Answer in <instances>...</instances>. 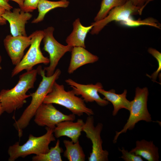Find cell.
Returning <instances> with one entry per match:
<instances>
[{
	"label": "cell",
	"instance_id": "obj_1",
	"mask_svg": "<svg viewBox=\"0 0 161 161\" xmlns=\"http://www.w3.org/2000/svg\"><path fill=\"white\" fill-rule=\"evenodd\" d=\"M37 68L38 74L41 76L42 80L35 92L30 94L32 98L30 103L25 109L18 119L13 124L18 131L19 138L22 136L23 130L29 125L37 109L43 103L45 98L50 92L54 83L61 74V70L58 69L52 75L47 76L46 75L45 70L42 69L41 66Z\"/></svg>",
	"mask_w": 161,
	"mask_h": 161
},
{
	"label": "cell",
	"instance_id": "obj_2",
	"mask_svg": "<svg viewBox=\"0 0 161 161\" xmlns=\"http://www.w3.org/2000/svg\"><path fill=\"white\" fill-rule=\"evenodd\" d=\"M38 69L27 71L19 76L16 84L10 89H2L0 92V101L4 112L12 113L21 108L30 97L27 92L33 88L38 74Z\"/></svg>",
	"mask_w": 161,
	"mask_h": 161
},
{
	"label": "cell",
	"instance_id": "obj_3",
	"mask_svg": "<svg viewBox=\"0 0 161 161\" xmlns=\"http://www.w3.org/2000/svg\"><path fill=\"white\" fill-rule=\"evenodd\" d=\"M46 133L41 136L36 137L30 134L28 140L24 144L20 145L17 142L8 148L7 153L9 161H14L18 158H24L31 154L35 155L45 154L49 151V145L51 142L55 140L53 129L46 127Z\"/></svg>",
	"mask_w": 161,
	"mask_h": 161
},
{
	"label": "cell",
	"instance_id": "obj_4",
	"mask_svg": "<svg viewBox=\"0 0 161 161\" xmlns=\"http://www.w3.org/2000/svg\"><path fill=\"white\" fill-rule=\"evenodd\" d=\"M84 101L77 96L72 90L66 91L63 85L56 81L50 92L45 98L44 103L55 104L62 106L70 111L72 114L80 116L86 114L92 115L93 111L86 106Z\"/></svg>",
	"mask_w": 161,
	"mask_h": 161
},
{
	"label": "cell",
	"instance_id": "obj_5",
	"mask_svg": "<svg viewBox=\"0 0 161 161\" xmlns=\"http://www.w3.org/2000/svg\"><path fill=\"white\" fill-rule=\"evenodd\" d=\"M148 95V91L147 87L136 88L134 98L131 101L129 118L123 129L119 131H116L113 140L114 143L117 142L118 138L120 134L126 133L128 130L133 129L139 121L143 120L150 122L152 121L147 106Z\"/></svg>",
	"mask_w": 161,
	"mask_h": 161
},
{
	"label": "cell",
	"instance_id": "obj_6",
	"mask_svg": "<svg viewBox=\"0 0 161 161\" xmlns=\"http://www.w3.org/2000/svg\"><path fill=\"white\" fill-rule=\"evenodd\" d=\"M30 35L32 42L30 47L20 62L13 69L12 77L23 70L27 71L32 69L37 64H43L46 65L49 63V58L43 55L40 48L41 42L44 37L43 31L36 30Z\"/></svg>",
	"mask_w": 161,
	"mask_h": 161
},
{
	"label": "cell",
	"instance_id": "obj_7",
	"mask_svg": "<svg viewBox=\"0 0 161 161\" xmlns=\"http://www.w3.org/2000/svg\"><path fill=\"white\" fill-rule=\"evenodd\" d=\"M54 30V28L52 27H49L43 30L44 49L49 55V65L44 69L46 72V75L47 76H51L54 74L60 59L66 52L71 51L73 47L58 42L53 36Z\"/></svg>",
	"mask_w": 161,
	"mask_h": 161
},
{
	"label": "cell",
	"instance_id": "obj_8",
	"mask_svg": "<svg viewBox=\"0 0 161 161\" xmlns=\"http://www.w3.org/2000/svg\"><path fill=\"white\" fill-rule=\"evenodd\" d=\"M103 124L98 123L95 126L94 118L92 115L88 116L83 125L82 131L84 132L86 137L91 141L92 152L88 158L89 161H108L109 152L103 148V141L101 133Z\"/></svg>",
	"mask_w": 161,
	"mask_h": 161
},
{
	"label": "cell",
	"instance_id": "obj_9",
	"mask_svg": "<svg viewBox=\"0 0 161 161\" xmlns=\"http://www.w3.org/2000/svg\"><path fill=\"white\" fill-rule=\"evenodd\" d=\"M142 11L141 7L135 6L130 0H128L123 5L112 9L102 19L92 23L91 24L93 27L90 33L92 35L97 34L109 23L125 21L133 15H141Z\"/></svg>",
	"mask_w": 161,
	"mask_h": 161
},
{
	"label": "cell",
	"instance_id": "obj_10",
	"mask_svg": "<svg viewBox=\"0 0 161 161\" xmlns=\"http://www.w3.org/2000/svg\"><path fill=\"white\" fill-rule=\"evenodd\" d=\"M34 121L38 126L54 129L59 123L65 120L74 121L75 115H67L57 109L52 103H42L38 108Z\"/></svg>",
	"mask_w": 161,
	"mask_h": 161
},
{
	"label": "cell",
	"instance_id": "obj_11",
	"mask_svg": "<svg viewBox=\"0 0 161 161\" xmlns=\"http://www.w3.org/2000/svg\"><path fill=\"white\" fill-rule=\"evenodd\" d=\"M31 42L30 35L13 36L10 34L6 36L3 40L4 45L13 65L20 62L24 55V50L30 46Z\"/></svg>",
	"mask_w": 161,
	"mask_h": 161
},
{
	"label": "cell",
	"instance_id": "obj_12",
	"mask_svg": "<svg viewBox=\"0 0 161 161\" xmlns=\"http://www.w3.org/2000/svg\"><path fill=\"white\" fill-rule=\"evenodd\" d=\"M66 82L71 87L76 95H80L86 103L95 102L99 105L104 106L108 104L109 101L102 98L98 94L99 89L103 88L102 84L97 83L95 84H83L69 78L65 80Z\"/></svg>",
	"mask_w": 161,
	"mask_h": 161
},
{
	"label": "cell",
	"instance_id": "obj_13",
	"mask_svg": "<svg viewBox=\"0 0 161 161\" xmlns=\"http://www.w3.org/2000/svg\"><path fill=\"white\" fill-rule=\"evenodd\" d=\"M2 16L9 22L12 36H27L25 25L32 16L30 13L25 12L20 8H14L12 11L6 10Z\"/></svg>",
	"mask_w": 161,
	"mask_h": 161
},
{
	"label": "cell",
	"instance_id": "obj_14",
	"mask_svg": "<svg viewBox=\"0 0 161 161\" xmlns=\"http://www.w3.org/2000/svg\"><path fill=\"white\" fill-rule=\"evenodd\" d=\"M84 123L80 119H78L76 122L71 120L62 121L58 124L53 129L54 135L57 138L66 136L74 143H76L79 141Z\"/></svg>",
	"mask_w": 161,
	"mask_h": 161
},
{
	"label": "cell",
	"instance_id": "obj_15",
	"mask_svg": "<svg viewBox=\"0 0 161 161\" xmlns=\"http://www.w3.org/2000/svg\"><path fill=\"white\" fill-rule=\"evenodd\" d=\"M71 52V58L68 69L69 74H72L78 68L84 65L94 63L99 59L97 56L93 54L82 47H73Z\"/></svg>",
	"mask_w": 161,
	"mask_h": 161
},
{
	"label": "cell",
	"instance_id": "obj_16",
	"mask_svg": "<svg viewBox=\"0 0 161 161\" xmlns=\"http://www.w3.org/2000/svg\"><path fill=\"white\" fill-rule=\"evenodd\" d=\"M73 29L66 38L67 45L72 47H80L86 48L85 40L88 33L91 30L93 25L84 26L81 24L79 18L76 19L73 23Z\"/></svg>",
	"mask_w": 161,
	"mask_h": 161
},
{
	"label": "cell",
	"instance_id": "obj_17",
	"mask_svg": "<svg viewBox=\"0 0 161 161\" xmlns=\"http://www.w3.org/2000/svg\"><path fill=\"white\" fill-rule=\"evenodd\" d=\"M98 92L104 96L103 99L112 103L114 107L112 113L113 116L116 115L119 111L122 109L129 110L131 101L126 98V90H124L121 94L116 93L115 90L113 89L106 91L103 88L99 89Z\"/></svg>",
	"mask_w": 161,
	"mask_h": 161
},
{
	"label": "cell",
	"instance_id": "obj_18",
	"mask_svg": "<svg viewBox=\"0 0 161 161\" xmlns=\"http://www.w3.org/2000/svg\"><path fill=\"white\" fill-rule=\"evenodd\" d=\"M130 151L148 161L159 160L158 148L155 146L152 141H148L144 139L137 140L135 147Z\"/></svg>",
	"mask_w": 161,
	"mask_h": 161
},
{
	"label": "cell",
	"instance_id": "obj_19",
	"mask_svg": "<svg viewBox=\"0 0 161 161\" xmlns=\"http://www.w3.org/2000/svg\"><path fill=\"white\" fill-rule=\"evenodd\" d=\"M69 4L67 0L52 1L48 0H40L38 5V16L32 21V23H38L42 21L46 14L52 10L58 7L66 8Z\"/></svg>",
	"mask_w": 161,
	"mask_h": 161
},
{
	"label": "cell",
	"instance_id": "obj_20",
	"mask_svg": "<svg viewBox=\"0 0 161 161\" xmlns=\"http://www.w3.org/2000/svg\"><path fill=\"white\" fill-rule=\"evenodd\" d=\"M64 144L66 150L63 156L69 161H84L86 156L79 141L74 143L72 140H65Z\"/></svg>",
	"mask_w": 161,
	"mask_h": 161
},
{
	"label": "cell",
	"instance_id": "obj_21",
	"mask_svg": "<svg viewBox=\"0 0 161 161\" xmlns=\"http://www.w3.org/2000/svg\"><path fill=\"white\" fill-rule=\"evenodd\" d=\"M60 141L58 139L55 146L51 147L49 151L45 154L36 155L32 157V161H62L61 154L63 152L60 146Z\"/></svg>",
	"mask_w": 161,
	"mask_h": 161
},
{
	"label": "cell",
	"instance_id": "obj_22",
	"mask_svg": "<svg viewBox=\"0 0 161 161\" xmlns=\"http://www.w3.org/2000/svg\"><path fill=\"white\" fill-rule=\"evenodd\" d=\"M127 0H102L100 9L95 17V22L99 21L106 17L113 8L121 5Z\"/></svg>",
	"mask_w": 161,
	"mask_h": 161
},
{
	"label": "cell",
	"instance_id": "obj_23",
	"mask_svg": "<svg viewBox=\"0 0 161 161\" xmlns=\"http://www.w3.org/2000/svg\"><path fill=\"white\" fill-rule=\"evenodd\" d=\"M120 22V24L122 25L130 27H134L141 25H147L159 29L160 28L158 21L151 17L142 20L139 19L135 20L131 17L125 21Z\"/></svg>",
	"mask_w": 161,
	"mask_h": 161
},
{
	"label": "cell",
	"instance_id": "obj_24",
	"mask_svg": "<svg viewBox=\"0 0 161 161\" xmlns=\"http://www.w3.org/2000/svg\"><path fill=\"white\" fill-rule=\"evenodd\" d=\"M119 150L121 152L122 156L121 158L125 161H143L142 157L130 151L129 152L123 147L122 149L119 148Z\"/></svg>",
	"mask_w": 161,
	"mask_h": 161
},
{
	"label": "cell",
	"instance_id": "obj_25",
	"mask_svg": "<svg viewBox=\"0 0 161 161\" xmlns=\"http://www.w3.org/2000/svg\"><path fill=\"white\" fill-rule=\"evenodd\" d=\"M40 0H24L21 10L26 12L33 11L37 8Z\"/></svg>",
	"mask_w": 161,
	"mask_h": 161
},
{
	"label": "cell",
	"instance_id": "obj_26",
	"mask_svg": "<svg viewBox=\"0 0 161 161\" xmlns=\"http://www.w3.org/2000/svg\"><path fill=\"white\" fill-rule=\"evenodd\" d=\"M135 6L141 7L143 10L145 5L153 0H129Z\"/></svg>",
	"mask_w": 161,
	"mask_h": 161
},
{
	"label": "cell",
	"instance_id": "obj_27",
	"mask_svg": "<svg viewBox=\"0 0 161 161\" xmlns=\"http://www.w3.org/2000/svg\"><path fill=\"white\" fill-rule=\"evenodd\" d=\"M0 6L8 11L11 10L13 8V7L5 0H0Z\"/></svg>",
	"mask_w": 161,
	"mask_h": 161
},
{
	"label": "cell",
	"instance_id": "obj_28",
	"mask_svg": "<svg viewBox=\"0 0 161 161\" xmlns=\"http://www.w3.org/2000/svg\"><path fill=\"white\" fill-rule=\"evenodd\" d=\"M5 10L3 7L0 6V25H3L6 24L7 21L2 16Z\"/></svg>",
	"mask_w": 161,
	"mask_h": 161
},
{
	"label": "cell",
	"instance_id": "obj_29",
	"mask_svg": "<svg viewBox=\"0 0 161 161\" xmlns=\"http://www.w3.org/2000/svg\"><path fill=\"white\" fill-rule=\"evenodd\" d=\"M7 2L10 0H11L16 3L19 5V8L21 9L23 7V1L22 0H5Z\"/></svg>",
	"mask_w": 161,
	"mask_h": 161
},
{
	"label": "cell",
	"instance_id": "obj_30",
	"mask_svg": "<svg viewBox=\"0 0 161 161\" xmlns=\"http://www.w3.org/2000/svg\"><path fill=\"white\" fill-rule=\"evenodd\" d=\"M4 112L0 101V115H1Z\"/></svg>",
	"mask_w": 161,
	"mask_h": 161
},
{
	"label": "cell",
	"instance_id": "obj_31",
	"mask_svg": "<svg viewBox=\"0 0 161 161\" xmlns=\"http://www.w3.org/2000/svg\"><path fill=\"white\" fill-rule=\"evenodd\" d=\"M2 61V58L1 55H0V70L1 69L2 67L1 66V63Z\"/></svg>",
	"mask_w": 161,
	"mask_h": 161
},
{
	"label": "cell",
	"instance_id": "obj_32",
	"mask_svg": "<svg viewBox=\"0 0 161 161\" xmlns=\"http://www.w3.org/2000/svg\"><path fill=\"white\" fill-rule=\"evenodd\" d=\"M22 0L24 1V0Z\"/></svg>",
	"mask_w": 161,
	"mask_h": 161
}]
</instances>
